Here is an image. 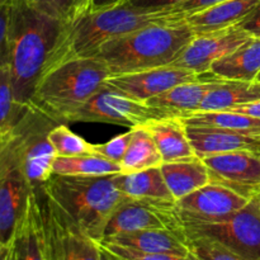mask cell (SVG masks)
<instances>
[{
  "label": "cell",
  "instance_id": "cell-1",
  "mask_svg": "<svg viewBox=\"0 0 260 260\" xmlns=\"http://www.w3.org/2000/svg\"><path fill=\"white\" fill-rule=\"evenodd\" d=\"M66 25L36 10L27 0H17L10 7L9 69L19 106L30 107L36 88Z\"/></svg>",
  "mask_w": 260,
  "mask_h": 260
},
{
  "label": "cell",
  "instance_id": "cell-2",
  "mask_svg": "<svg viewBox=\"0 0 260 260\" xmlns=\"http://www.w3.org/2000/svg\"><path fill=\"white\" fill-rule=\"evenodd\" d=\"M175 19L179 18L168 9H139L123 3L103 9L89 10L78 20L66 25L45 73L71 58L93 57L98 53L102 45L114 38L150 24Z\"/></svg>",
  "mask_w": 260,
  "mask_h": 260
},
{
  "label": "cell",
  "instance_id": "cell-3",
  "mask_svg": "<svg viewBox=\"0 0 260 260\" xmlns=\"http://www.w3.org/2000/svg\"><path fill=\"white\" fill-rule=\"evenodd\" d=\"M194 36L183 19L156 23L108 41L95 56L111 76L162 68L172 65Z\"/></svg>",
  "mask_w": 260,
  "mask_h": 260
},
{
  "label": "cell",
  "instance_id": "cell-4",
  "mask_svg": "<svg viewBox=\"0 0 260 260\" xmlns=\"http://www.w3.org/2000/svg\"><path fill=\"white\" fill-rule=\"evenodd\" d=\"M116 175L80 177L52 173L40 188L85 235L101 241L114 211L127 200L117 187Z\"/></svg>",
  "mask_w": 260,
  "mask_h": 260
},
{
  "label": "cell",
  "instance_id": "cell-5",
  "mask_svg": "<svg viewBox=\"0 0 260 260\" xmlns=\"http://www.w3.org/2000/svg\"><path fill=\"white\" fill-rule=\"evenodd\" d=\"M111 73L102 58L78 57L63 61L43 74L30 107L57 123L68 122L96 91Z\"/></svg>",
  "mask_w": 260,
  "mask_h": 260
},
{
  "label": "cell",
  "instance_id": "cell-6",
  "mask_svg": "<svg viewBox=\"0 0 260 260\" xmlns=\"http://www.w3.org/2000/svg\"><path fill=\"white\" fill-rule=\"evenodd\" d=\"M47 260H101L98 241L83 233L42 188H35Z\"/></svg>",
  "mask_w": 260,
  "mask_h": 260
},
{
  "label": "cell",
  "instance_id": "cell-7",
  "mask_svg": "<svg viewBox=\"0 0 260 260\" xmlns=\"http://www.w3.org/2000/svg\"><path fill=\"white\" fill-rule=\"evenodd\" d=\"M57 122L33 107H28L9 136L23 173L33 188L45 184L52 174L56 154L48 139Z\"/></svg>",
  "mask_w": 260,
  "mask_h": 260
},
{
  "label": "cell",
  "instance_id": "cell-8",
  "mask_svg": "<svg viewBox=\"0 0 260 260\" xmlns=\"http://www.w3.org/2000/svg\"><path fill=\"white\" fill-rule=\"evenodd\" d=\"M187 238L215 241L245 260H260V203L259 197L234 215L213 222L183 221Z\"/></svg>",
  "mask_w": 260,
  "mask_h": 260
},
{
  "label": "cell",
  "instance_id": "cell-9",
  "mask_svg": "<svg viewBox=\"0 0 260 260\" xmlns=\"http://www.w3.org/2000/svg\"><path fill=\"white\" fill-rule=\"evenodd\" d=\"M35 188L27 179L9 136L0 140V245H10Z\"/></svg>",
  "mask_w": 260,
  "mask_h": 260
},
{
  "label": "cell",
  "instance_id": "cell-10",
  "mask_svg": "<svg viewBox=\"0 0 260 260\" xmlns=\"http://www.w3.org/2000/svg\"><path fill=\"white\" fill-rule=\"evenodd\" d=\"M162 117V114L147 106L145 102L129 98L103 86L78 109L68 122L108 123L135 128Z\"/></svg>",
  "mask_w": 260,
  "mask_h": 260
},
{
  "label": "cell",
  "instance_id": "cell-11",
  "mask_svg": "<svg viewBox=\"0 0 260 260\" xmlns=\"http://www.w3.org/2000/svg\"><path fill=\"white\" fill-rule=\"evenodd\" d=\"M152 229L183 230V220L177 203L169 205L127 197L112 215L102 239Z\"/></svg>",
  "mask_w": 260,
  "mask_h": 260
},
{
  "label": "cell",
  "instance_id": "cell-12",
  "mask_svg": "<svg viewBox=\"0 0 260 260\" xmlns=\"http://www.w3.org/2000/svg\"><path fill=\"white\" fill-rule=\"evenodd\" d=\"M249 37L250 35L239 25L196 35L172 66L193 71L197 75L210 73L216 61L235 51Z\"/></svg>",
  "mask_w": 260,
  "mask_h": 260
},
{
  "label": "cell",
  "instance_id": "cell-13",
  "mask_svg": "<svg viewBox=\"0 0 260 260\" xmlns=\"http://www.w3.org/2000/svg\"><path fill=\"white\" fill-rule=\"evenodd\" d=\"M210 170L211 182L222 184L244 197H256L260 192V154L234 151L203 157Z\"/></svg>",
  "mask_w": 260,
  "mask_h": 260
},
{
  "label": "cell",
  "instance_id": "cell-14",
  "mask_svg": "<svg viewBox=\"0 0 260 260\" xmlns=\"http://www.w3.org/2000/svg\"><path fill=\"white\" fill-rule=\"evenodd\" d=\"M249 202L240 193L211 182L178 201L177 206L183 221L213 222L234 215Z\"/></svg>",
  "mask_w": 260,
  "mask_h": 260
},
{
  "label": "cell",
  "instance_id": "cell-15",
  "mask_svg": "<svg viewBox=\"0 0 260 260\" xmlns=\"http://www.w3.org/2000/svg\"><path fill=\"white\" fill-rule=\"evenodd\" d=\"M198 76L200 75L193 71L169 65L124 75L111 76L104 81L103 86L124 94L129 98L146 102L179 84L196 80Z\"/></svg>",
  "mask_w": 260,
  "mask_h": 260
},
{
  "label": "cell",
  "instance_id": "cell-16",
  "mask_svg": "<svg viewBox=\"0 0 260 260\" xmlns=\"http://www.w3.org/2000/svg\"><path fill=\"white\" fill-rule=\"evenodd\" d=\"M225 81L212 73H206L196 80L179 84L160 95L150 98L145 103L164 117L188 118L200 112L206 95L213 88Z\"/></svg>",
  "mask_w": 260,
  "mask_h": 260
},
{
  "label": "cell",
  "instance_id": "cell-17",
  "mask_svg": "<svg viewBox=\"0 0 260 260\" xmlns=\"http://www.w3.org/2000/svg\"><path fill=\"white\" fill-rule=\"evenodd\" d=\"M98 243L112 244V245L134 249V250L144 251V253H161L190 256L188 239L183 230L152 229V230L134 231V233L108 236V238L102 239Z\"/></svg>",
  "mask_w": 260,
  "mask_h": 260
},
{
  "label": "cell",
  "instance_id": "cell-18",
  "mask_svg": "<svg viewBox=\"0 0 260 260\" xmlns=\"http://www.w3.org/2000/svg\"><path fill=\"white\" fill-rule=\"evenodd\" d=\"M185 129L196 155L201 159L234 151H253L260 154V136H249L215 127L187 124Z\"/></svg>",
  "mask_w": 260,
  "mask_h": 260
},
{
  "label": "cell",
  "instance_id": "cell-19",
  "mask_svg": "<svg viewBox=\"0 0 260 260\" xmlns=\"http://www.w3.org/2000/svg\"><path fill=\"white\" fill-rule=\"evenodd\" d=\"M260 4V0H226L212 8L182 18L194 35L235 27Z\"/></svg>",
  "mask_w": 260,
  "mask_h": 260
},
{
  "label": "cell",
  "instance_id": "cell-20",
  "mask_svg": "<svg viewBox=\"0 0 260 260\" xmlns=\"http://www.w3.org/2000/svg\"><path fill=\"white\" fill-rule=\"evenodd\" d=\"M145 127L151 134L164 162L179 161L197 156L187 136L183 118L162 117L150 121Z\"/></svg>",
  "mask_w": 260,
  "mask_h": 260
},
{
  "label": "cell",
  "instance_id": "cell-21",
  "mask_svg": "<svg viewBox=\"0 0 260 260\" xmlns=\"http://www.w3.org/2000/svg\"><path fill=\"white\" fill-rule=\"evenodd\" d=\"M210 71L223 80L255 81L260 73V40L250 36L235 51L216 61Z\"/></svg>",
  "mask_w": 260,
  "mask_h": 260
},
{
  "label": "cell",
  "instance_id": "cell-22",
  "mask_svg": "<svg viewBox=\"0 0 260 260\" xmlns=\"http://www.w3.org/2000/svg\"><path fill=\"white\" fill-rule=\"evenodd\" d=\"M160 170L177 202L211 183L210 170L198 156L179 161L162 162Z\"/></svg>",
  "mask_w": 260,
  "mask_h": 260
},
{
  "label": "cell",
  "instance_id": "cell-23",
  "mask_svg": "<svg viewBox=\"0 0 260 260\" xmlns=\"http://www.w3.org/2000/svg\"><path fill=\"white\" fill-rule=\"evenodd\" d=\"M117 187L123 194L134 200L150 201L157 203L174 205L177 201L173 197L160 168L116 175Z\"/></svg>",
  "mask_w": 260,
  "mask_h": 260
},
{
  "label": "cell",
  "instance_id": "cell-24",
  "mask_svg": "<svg viewBox=\"0 0 260 260\" xmlns=\"http://www.w3.org/2000/svg\"><path fill=\"white\" fill-rule=\"evenodd\" d=\"M260 101L258 81L225 80L206 95L200 112L233 111L240 106Z\"/></svg>",
  "mask_w": 260,
  "mask_h": 260
},
{
  "label": "cell",
  "instance_id": "cell-25",
  "mask_svg": "<svg viewBox=\"0 0 260 260\" xmlns=\"http://www.w3.org/2000/svg\"><path fill=\"white\" fill-rule=\"evenodd\" d=\"M12 246L15 260H47L38 220L35 190L30 196L27 212L18 226Z\"/></svg>",
  "mask_w": 260,
  "mask_h": 260
},
{
  "label": "cell",
  "instance_id": "cell-26",
  "mask_svg": "<svg viewBox=\"0 0 260 260\" xmlns=\"http://www.w3.org/2000/svg\"><path fill=\"white\" fill-rule=\"evenodd\" d=\"M162 157L157 150L151 134L145 126L132 128V136L123 159L121 161L122 174L142 172V170L160 168Z\"/></svg>",
  "mask_w": 260,
  "mask_h": 260
},
{
  "label": "cell",
  "instance_id": "cell-27",
  "mask_svg": "<svg viewBox=\"0 0 260 260\" xmlns=\"http://www.w3.org/2000/svg\"><path fill=\"white\" fill-rule=\"evenodd\" d=\"M183 121L187 126L215 127L249 136H260V118L239 112H197Z\"/></svg>",
  "mask_w": 260,
  "mask_h": 260
},
{
  "label": "cell",
  "instance_id": "cell-28",
  "mask_svg": "<svg viewBox=\"0 0 260 260\" xmlns=\"http://www.w3.org/2000/svg\"><path fill=\"white\" fill-rule=\"evenodd\" d=\"M121 172V165L98 154L56 156L52 164L53 174L61 175L98 177V175L119 174Z\"/></svg>",
  "mask_w": 260,
  "mask_h": 260
},
{
  "label": "cell",
  "instance_id": "cell-29",
  "mask_svg": "<svg viewBox=\"0 0 260 260\" xmlns=\"http://www.w3.org/2000/svg\"><path fill=\"white\" fill-rule=\"evenodd\" d=\"M27 108L15 101L9 66L0 68V140L13 131Z\"/></svg>",
  "mask_w": 260,
  "mask_h": 260
},
{
  "label": "cell",
  "instance_id": "cell-30",
  "mask_svg": "<svg viewBox=\"0 0 260 260\" xmlns=\"http://www.w3.org/2000/svg\"><path fill=\"white\" fill-rule=\"evenodd\" d=\"M38 12L71 24L91 9V0H27Z\"/></svg>",
  "mask_w": 260,
  "mask_h": 260
},
{
  "label": "cell",
  "instance_id": "cell-31",
  "mask_svg": "<svg viewBox=\"0 0 260 260\" xmlns=\"http://www.w3.org/2000/svg\"><path fill=\"white\" fill-rule=\"evenodd\" d=\"M57 156H78L93 154V144L86 142L83 137L71 131L66 124L57 123L48 134Z\"/></svg>",
  "mask_w": 260,
  "mask_h": 260
},
{
  "label": "cell",
  "instance_id": "cell-32",
  "mask_svg": "<svg viewBox=\"0 0 260 260\" xmlns=\"http://www.w3.org/2000/svg\"><path fill=\"white\" fill-rule=\"evenodd\" d=\"M190 255L196 260H245L215 241L202 238H187Z\"/></svg>",
  "mask_w": 260,
  "mask_h": 260
},
{
  "label": "cell",
  "instance_id": "cell-33",
  "mask_svg": "<svg viewBox=\"0 0 260 260\" xmlns=\"http://www.w3.org/2000/svg\"><path fill=\"white\" fill-rule=\"evenodd\" d=\"M131 136L132 128H129L126 134L118 135V136L113 137L106 144L93 145V154H98L101 156L106 157V159L111 160V161L121 165L122 159H123L127 147H128Z\"/></svg>",
  "mask_w": 260,
  "mask_h": 260
},
{
  "label": "cell",
  "instance_id": "cell-34",
  "mask_svg": "<svg viewBox=\"0 0 260 260\" xmlns=\"http://www.w3.org/2000/svg\"><path fill=\"white\" fill-rule=\"evenodd\" d=\"M102 246L109 250L111 253L116 254L117 256L123 260H196L192 255L182 256L174 255V254H161V253H144V251H137L134 249L122 248L118 245H112V244L99 243Z\"/></svg>",
  "mask_w": 260,
  "mask_h": 260
},
{
  "label": "cell",
  "instance_id": "cell-35",
  "mask_svg": "<svg viewBox=\"0 0 260 260\" xmlns=\"http://www.w3.org/2000/svg\"><path fill=\"white\" fill-rule=\"evenodd\" d=\"M10 7L12 5H0V68L9 66V22Z\"/></svg>",
  "mask_w": 260,
  "mask_h": 260
},
{
  "label": "cell",
  "instance_id": "cell-36",
  "mask_svg": "<svg viewBox=\"0 0 260 260\" xmlns=\"http://www.w3.org/2000/svg\"><path fill=\"white\" fill-rule=\"evenodd\" d=\"M223 2H226V0H185V2L179 3V4L169 8L168 10H169L173 15H175V17H178L179 19H182V18L196 14V13H200L202 12V10L215 7V5Z\"/></svg>",
  "mask_w": 260,
  "mask_h": 260
},
{
  "label": "cell",
  "instance_id": "cell-37",
  "mask_svg": "<svg viewBox=\"0 0 260 260\" xmlns=\"http://www.w3.org/2000/svg\"><path fill=\"white\" fill-rule=\"evenodd\" d=\"M185 0H123V4L147 10H164Z\"/></svg>",
  "mask_w": 260,
  "mask_h": 260
},
{
  "label": "cell",
  "instance_id": "cell-38",
  "mask_svg": "<svg viewBox=\"0 0 260 260\" xmlns=\"http://www.w3.org/2000/svg\"><path fill=\"white\" fill-rule=\"evenodd\" d=\"M238 25L243 28L246 33H249L251 37L260 40V4Z\"/></svg>",
  "mask_w": 260,
  "mask_h": 260
},
{
  "label": "cell",
  "instance_id": "cell-39",
  "mask_svg": "<svg viewBox=\"0 0 260 260\" xmlns=\"http://www.w3.org/2000/svg\"><path fill=\"white\" fill-rule=\"evenodd\" d=\"M233 112H239V113L248 114V116L256 117L260 118V101L254 102V103L245 104V106H240L238 108L233 109Z\"/></svg>",
  "mask_w": 260,
  "mask_h": 260
},
{
  "label": "cell",
  "instance_id": "cell-40",
  "mask_svg": "<svg viewBox=\"0 0 260 260\" xmlns=\"http://www.w3.org/2000/svg\"><path fill=\"white\" fill-rule=\"evenodd\" d=\"M122 3H123V0H91V9H103V8L122 4Z\"/></svg>",
  "mask_w": 260,
  "mask_h": 260
},
{
  "label": "cell",
  "instance_id": "cell-41",
  "mask_svg": "<svg viewBox=\"0 0 260 260\" xmlns=\"http://www.w3.org/2000/svg\"><path fill=\"white\" fill-rule=\"evenodd\" d=\"M0 260H15L12 244L10 245H0Z\"/></svg>",
  "mask_w": 260,
  "mask_h": 260
},
{
  "label": "cell",
  "instance_id": "cell-42",
  "mask_svg": "<svg viewBox=\"0 0 260 260\" xmlns=\"http://www.w3.org/2000/svg\"><path fill=\"white\" fill-rule=\"evenodd\" d=\"M99 248H101V260H123L122 258H119V256H117L116 254L107 250V249L104 248V246H102L101 244H99Z\"/></svg>",
  "mask_w": 260,
  "mask_h": 260
},
{
  "label": "cell",
  "instance_id": "cell-43",
  "mask_svg": "<svg viewBox=\"0 0 260 260\" xmlns=\"http://www.w3.org/2000/svg\"><path fill=\"white\" fill-rule=\"evenodd\" d=\"M17 0H0V5L2 4H8V5H12L13 3H15Z\"/></svg>",
  "mask_w": 260,
  "mask_h": 260
},
{
  "label": "cell",
  "instance_id": "cell-44",
  "mask_svg": "<svg viewBox=\"0 0 260 260\" xmlns=\"http://www.w3.org/2000/svg\"><path fill=\"white\" fill-rule=\"evenodd\" d=\"M255 81H258V83H260V73H259V75H258V78H256V80Z\"/></svg>",
  "mask_w": 260,
  "mask_h": 260
},
{
  "label": "cell",
  "instance_id": "cell-45",
  "mask_svg": "<svg viewBox=\"0 0 260 260\" xmlns=\"http://www.w3.org/2000/svg\"><path fill=\"white\" fill-rule=\"evenodd\" d=\"M258 197H259V196H258ZM259 203H260V197H259Z\"/></svg>",
  "mask_w": 260,
  "mask_h": 260
},
{
  "label": "cell",
  "instance_id": "cell-46",
  "mask_svg": "<svg viewBox=\"0 0 260 260\" xmlns=\"http://www.w3.org/2000/svg\"><path fill=\"white\" fill-rule=\"evenodd\" d=\"M258 196H259V197H260V192H259V194H258Z\"/></svg>",
  "mask_w": 260,
  "mask_h": 260
}]
</instances>
